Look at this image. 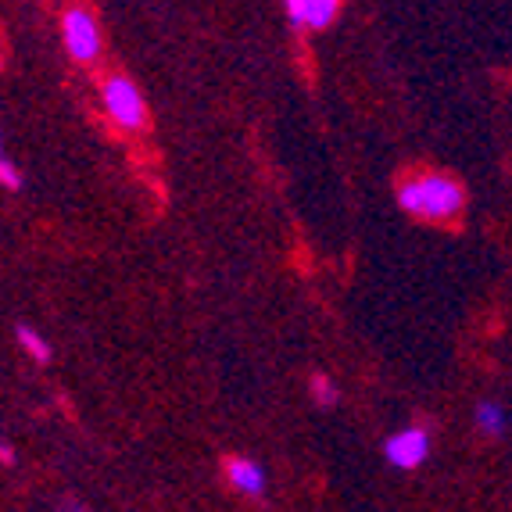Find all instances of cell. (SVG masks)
<instances>
[{"label": "cell", "mask_w": 512, "mask_h": 512, "mask_svg": "<svg viewBox=\"0 0 512 512\" xmlns=\"http://www.w3.org/2000/svg\"><path fill=\"white\" fill-rule=\"evenodd\" d=\"M398 205L416 219L452 222L459 219L462 205H466V190H462L459 180L444 176V172H419V176L398 187Z\"/></svg>", "instance_id": "1"}, {"label": "cell", "mask_w": 512, "mask_h": 512, "mask_svg": "<svg viewBox=\"0 0 512 512\" xmlns=\"http://www.w3.org/2000/svg\"><path fill=\"white\" fill-rule=\"evenodd\" d=\"M101 104H104V111H108V119L119 129H126V133L147 129V101L137 90V83H129V79H122V76L104 79Z\"/></svg>", "instance_id": "2"}, {"label": "cell", "mask_w": 512, "mask_h": 512, "mask_svg": "<svg viewBox=\"0 0 512 512\" xmlns=\"http://www.w3.org/2000/svg\"><path fill=\"white\" fill-rule=\"evenodd\" d=\"M61 40H65V51L76 61H97V54H101V26H97L94 11H65V18H61Z\"/></svg>", "instance_id": "3"}, {"label": "cell", "mask_w": 512, "mask_h": 512, "mask_svg": "<svg viewBox=\"0 0 512 512\" xmlns=\"http://www.w3.org/2000/svg\"><path fill=\"white\" fill-rule=\"evenodd\" d=\"M384 455L394 470H416V466H423L427 455H430V434L423 427L398 430V434L387 437Z\"/></svg>", "instance_id": "4"}, {"label": "cell", "mask_w": 512, "mask_h": 512, "mask_svg": "<svg viewBox=\"0 0 512 512\" xmlns=\"http://www.w3.org/2000/svg\"><path fill=\"white\" fill-rule=\"evenodd\" d=\"M287 18L301 29H323L330 26L337 11H341V0H283Z\"/></svg>", "instance_id": "5"}, {"label": "cell", "mask_w": 512, "mask_h": 512, "mask_svg": "<svg viewBox=\"0 0 512 512\" xmlns=\"http://www.w3.org/2000/svg\"><path fill=\"white\" fill-rule=\"evenodd\" d=\"M226 480H230L233 491H240V495H248V498L265 495V484H269V477H265V470H262V462L244 459V455H237V459H226Z\"/></svg>", "instance_id": "6"}, {"label": "cell", "mask_w": 512, "mask_h": 512, "mask_svg": "<svg viewBox=\"0 0 512 512\" xmlns=\"http://www.w3.org/2000/svg\"><path fill=\"white\" fill-rule=\"evenodd\" d=\"M473 423H477L480 434L502 437L505 427H509V416H505V409L498 402H480L477 409H473Z\"/></svg>", "instance_id": "7"}, {"label": "cell", "mask_w": 512, "mask_h": 512, "mask_svg": "<svg viewBox=\"0 0 512 512\" xmlns=\"http://www.w3.org/2000/svg\"><path fill=\"white\" fill-rule=\"evenodd\" d=\"M15 337H18V348L26 351L33 362H40V366H43V362H51V355H54L51 344L43 341V333H36L33 326H18Z\"/></svg>", "instance_id": "8"}, {"label": "cell", "mask_w": 512, "mask_h": 512, "mask_svg": "<svg viewBox=\"0 0 512 512\" xmlns=\"http://www.w3.org/2000/svg\"><path fill=\"white\" fill-rule=\"evenodd\" d=\"M308 387H312V394H316V402L319 405H333L337 402V398H341V394H337V384H333L330 376H312V380H308Z\"/></svg>", "instance_id": "9"}, {"label": "cell", "mask_w": 512, "mask_h": 512, "mask_svg": "<svg viewBox=\"0 0 512 512\" xmlns=\"http://www.w3.org/2000/svg\"><path fill=\"white\" fill-rule=\"evenodd\" d=\"M0 187L4 190H22V172L11 158H0Z\"/></svg>", "instance_id": "10"}, {"label": "cell", "mask_w": 512, "mask_h": 512, "mask_svg": "<svg viewBox=\"0 0 512 512\" xmlns=\"http://www.w3.org/2000/svg\"><path fill=\"white\" fill-rule=\"evenodd\" d=\"M0 459H4V466H11V462H15V452H11V444H4V448H0Z\"/></svg>", "instance_id": "11"}, {"label": "cell", "mask_w": 512, "mask_h": 512, "mask_svg": "<svg viewBox=\"0 0 512 512\" xmlns=\"http://www.w3.org/2000/svg\"><path fill=\"white\" fill-rule=\"evenodd\" d=\"M65 512H90V509H86V505H76V502H69V505H65Z\"/></svg>", "instance_id": "12"}]
</instances>
